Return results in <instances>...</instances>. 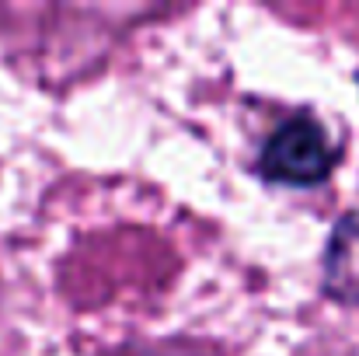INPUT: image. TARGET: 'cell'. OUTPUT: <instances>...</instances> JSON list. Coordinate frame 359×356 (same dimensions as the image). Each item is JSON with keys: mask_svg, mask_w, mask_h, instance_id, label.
<instances>
[{"mask_svg": "<svg viewBox=\"0 0 359 356\" xmlns=\"http://www.w3.org/2000/svg\"><path fill=\"white\" fill-rule=\"evenodd\" d=\"M342 164V147L314 112L297 109L283 116L255 150V178L272 189H321Z\"/></svg>", "mask_w": 359, "mask_h": 356, "instance_id": "1", "label": "cell"}, {"mask_svg": "<svg viewBox=\"0 0 359 356\" xmlns=\"http://www.w3.org/2000/svg\"><path fill=\"white\" fill-rule=\"evenodd\" d=\"M318 290L339 308H359V210H346L325 237Z\"/></svg>", "mask_w": 359, "mask_h": 356, "instance_id": "2", "label": "cell"}]
</instances>
